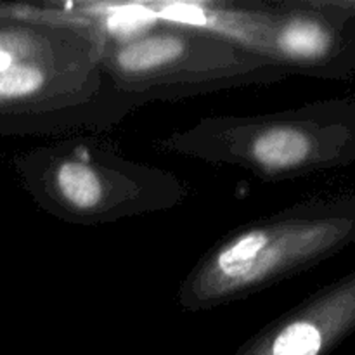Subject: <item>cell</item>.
<instances>
[{
    "label": "cell",
    "instance_id": "obj_1",
    "mask_svg": "<svg viewBox=\"0 0 355 355\" xmlns=\"http://www.w3.org/2000/svg\"><path fill=\"white\" fill-rule=\"evenodd\" d=\"M137 104L104 68V28L85 14L0 3V137L104 130Z\"/></svg>",
    "mask_w": 355,
    "mask_h": 355
},
{
    "label": "cell",
    "instance_id": "obj_2",
    "mask_svg": "<svg viewBox=\"0 0 355 355\" xmlns=\"http://www.w3.org/2000/svg\"><path fill=\"white\" fill-rule=\"evenodd\" d=\"M355 241V196L290 207L238 229L211 248L180 284L177 302L198 312L298 276Z\"/></svg>",
    "mask_w": 355,
    "mask_h": 355
},
{
    "label": "cell",
    "instance_id": "obj_3",
    "mask_svg": "<svg viewBox=\"0 0 355 355\" xmlns=\"http://www.w3.org/2000/svg\"><path fill=\"white\" fill-rule=\"evenodd\" d=\"M165 151L234 166L269 182L355 165V101L266 114L201 118L159 141Z\"/></svg>",
    "mask_w": 355,
    "mask_h": 355
},
{
    "label": "cell",
    "instance_id": "obj_4",
    "mask_svg": "<svg viewBox=\"0 0 355 355\" xmlns=\"http://www.w3.org/2000/svg\"><path fill=\"white\" fill-rule=\"evenodd\" d=\"M16 172L35 203L80 225H103L170 210L187 189L158 166L135 163L92 137H68L16 159Z\"/></svg>",
    "mask_w": 355,
    "mask_h": 355
},
{
    "label": "cell",
    "instance_id": "obj_5",
    "mask_svg": "<svg viewBox=\"0 0 355 355\" xmlns=\"http://www.w3.org/2000/svg\"><path fill=\"white\" fill-rule=\"evenodd\" d=\"M104 68L137 106L245 85H269L286 73L207 28L165 19L128 35L104 28Z\"/></svg>",
    "mask_w": 355,
    "mask_h": 355
},
{
    "label": "cell",
    "instance_id": "obj_6",
    "mask_svg": "<svg viewBox=\"0 0 355 355\" xmlns=\"http://www.w3.org/2000/svg\"><path fill=\"white\" fill-rule=\"evenodd\" d=\"M163 14L232 40L288 76H355V19L335 0L173 3Z\"/></svg>",
    "mask_w": 355,
    "mask_h": 355
},
{
    "label": "cell",
    "instance_id": "obj_7",
    "mask_svg": "<svg viewBox=\"0 0 355 355\" xmlns=\"http://www.w3.org/2000/svg\"><path fill=\"white\" fill-rule=\"evenodd\" d=\"M355 333V270L257 333L236 355H329Z\"/></svg>",
    "mask_w": 355,
    "mask_h": 355
},
{
    "label": "cell",
    "instance_id": "obj_8",
    "mask_svg": "<svg viewBox=\"0 0 355 355\" xmlns=\"http://www.w3.org/2000/svg\"><path fill=\"white\" fill-rule=\"evenodd\" d=\"M335 2L347 16L354 17L355 19V0H335Z\"/></svg>",
    "mask_w": 355,
    "mask_h": 355
}]
</instances>
